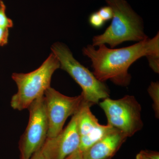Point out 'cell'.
Masks as SVG:
<instances>
[{
  "instance_id": "d6986e66",
  "label": "cell",
  "mask_w": 159,
  "mask_h": 159,
  "mask_svg": "<svg viewBox=\"0 0 159 159\" xmlns=\"http://www.w3.org/2000/svg\"><path fill=\"white\" fill-rule=\"evenodd\" d=\"M2 0H0V5H1V3H2Z\"/></svg>"
},
{
  "instance_id": "ba28073f",
  "label": "cell",
  "mask_w": 159,
  "mask_h": 159,
  "mask_svg": "<svg viewBox=\"0 0 159 159\" xmlns=\"http://www.w3.org/2000/svg\"><path fill=\"white\" fill-rule=\"evenodd\" d=\"M79 111L72 116L69 124L58 135L47 138L43 146L51 159H66L79 149L80 139L77 129Z\"/></svg>"
},
{
  "instance_id": "277c9868",
  "label": "cell",
  "mask_w": 159,
  "mask_h": 159,
  "mask_svg": "<svg viewBox=\"0 0 159 159\" xmlns=\"http://www.w3.org/2000/svg\"><path fill=\"white\" fill-rule=\"evenodd\" d=\"M51 50L59 61L60 68L66 72L82 89L81 95L86 102L92 106L99 103L101 99L109 98L108 87L75 59L66 44L60 42L54 43Z\"/></svg>"
},
{
  "instance_id": "9c48e42d",
  "label": "cell",
  "mask_w": 159,
  "mask_h": 159,
  "mask_svg": "<svg viewBox=\"0 0 159 159\" xmlns=\"http://www.w3.org/2000/svg\"><path fill=\"white\" fill-rule=\"evenodd\" d=\"M127 137L115 129L82 153L83 159H111Z\"/></svg>"
},
{
  "instance_id": "6da1fadb",
  "label": "cell",
  "mask_w": 159,
  "mask_h": 159,
  "mask_svg": "<svg viewBox=\"0 0 159 159\" xmlns=\"http://www.w3.org/2000/svg\"><path fill=\"white\" fill-rule=\"evenodd\" d=\"M98 47L88 45L82 50L84 55L91 60L95 77L102 82L110 80L117 85L126 86L131 79L129 69L135 61L143 57H159V32L152 38L125 48H109L105 44Z\"/></svg>"
},
{
  "instance_id": "5b68a950",
  "label": "cell",
  "mask_w": 159,
  "mask_h": 159,
  "mask_svg": "<svg viewBox=\"0 0 159 159\" xmlns=\"http://www.w3.org/2000/svg\"><path fill=\"white\" fill-rule=\"evenodd\" d=\"M99 105L105 113L107 124L127 138L133 136L143 128L142 107L134 96L126 95L117 99L107 98Z\"/></svg>"
},
{
  "instance_id": "7a4b0ae2",
  "label": "cell",
  "mask_w": 159,
  "mask_h": 159,
  "mask_svg": "<svg viewBox=\"0 0 159 159\" xmlns=\"http://www.w3.org/2000/svg\"><path fill=\"white\" fill-rule=\"evenodd\" d=\"M112 9L110 25L102 34L95 35L92 45L108 44L114 48L126 41L139 42L148 38L144 31L142 18L132 9L125 0H106Z\"/></svg>"
},
{
  "instance_id": "30bf717a",
  "label": "cell",
  "mask_w": 159,
  "mask_h": 159,
  "mask_svg": "<svg viewBox=\"0 0 159 159\" xmlns=\"http://www.w3.org/2000/svg\"><path fill=\"white\" fill-rule=\"evenodd\" d=\"M115 129L108 124L106 125L99 124L87 134L80 137V142L78 149L81 152H83L95 143L103 139Z\"/></svg>"
},
{
  "instance_id": "3957f363",
  "label": "cell",
  "mask_w": 159,
  "mask_h": 159,
  "mask_svg": "<svg viewBox=\"0 0 159 159\" xmlns=\"http://www.w3.org/2000/svg\"><path fill=\"white\" fill-rule=\"evenodd\" d=\"M59 68V61L51 52L36 70L26 74L13 73L11 78L16 84L17 91L11 97V108L15 110H24L35 99L44 96L51 87L53 74Z\"/></svg>"
},
{
  "instance_id": "8fae6325",
  "label": "cell",
  "mask_w": 159,
  "mask_h": 159,
  "mask_svg": "<svg viewBox=\"0 0 159 159\" xmlns=\"http://www.w3.org/2000/svg\"><path fill=\"white\" fill-rule=\"evenodd\" d=\"M148 92L152 99V107L157 118L159 117V83L158 81L152 82L148 87Z\"/></svg>"
},
{
  "instance_id": "52a82bcc",
  "label": "cell",
  "mask_w": 159,
  "mask_h": 159,
  "mask_svg": "<svg viewBox=\"0 0 159 159\" xmlns=\"http://www.w3.org/2000/svg\"><path fill=\"white\" fill-rule=\"evenodd\" d=\"M44 99L49 125L48 138L58 135L68 118L76 113L85 102L81 94L68 97L51 87L45 93Z\"/></svg>"
},
{
  "instance_id": "5bb4252c",
  "label": "cell",
  "mask_w": 159,
  "mask_h": 159,
  "mask_svg": "<svg viewBox=\"0 0 159 159\" xmlns=\"http://www.w3.org/2000/svg\"><path fill=\"white\" fill-rule=\"evenodd\" d=\"M135 159H159V153L153 151L142 150L137 154Z\"/></svg>"
},
{
  "instance_id": "ffe728a7",
  "label": "cell",
  "mask_w": 159,
  "mask_h": 159,
  "mask_svg": "<svg viewBox=\"0 0 159 159\" xmlns=\"http://www.w3.org/2000/svg\"></svg>"
},
{
  "instance_id": "ac0fdd59",
  "label": "cell",
  "mask_w": 159,
  "mask_h": 159,
  "mask_svg": "<svg viewBox=\"0 0 159 159\" xmlns=\"http://www.w3.org/2000/svg\"><path fill=\"white\" fill-rule=\"evenodd\" d=\"M66 159H83L82 153L78 149Z\"/></svg>"
},
{
  "instance_id": "8992f818",
  "label": "cell",
  "mask_w": 159,
  "mask_h": 159,
  "mask_svg": "<svg viewBox=\"0 0 159 159\" xmlns=\"http://www.w3.org/2000/svg\"><path fill=\"white\" fill-rule=\"evenodd\" d=\"M28 125L19 142L20 159H29L39 150L48 138L49 125L44 95L30 104Z\"/></svg>"
},
{
  "instance_id": "e0dca14e",
  "label": "cell",
  "mask_w": 159,
  "mask_h": 159,
  "mask_svg": "<svg viewBox=\"0 0 159 159\" xmlns=\"http://www.w3.org/2000/svg\"><path fill=\"white\" fill-rule=\"evenodd\" d=\"M9 36V29L0 27V46H4L8 43Z\"/></svg>"
},
{
  "instance_id": "4fadbf2b",
  "label": "cell",
  "mask_w": 159,
  "mask_h": 159,
  "mask_svg": "<svg viewBox=\"0 0 159 159\" xmlns=\"http://www.w3.org/2000/svg\"><path fill=\"white\" fill-rule=\"evenodd\" d=\"M89 22L95 29H99L104 25L105 22L103 20L98 12H94L89 17Z\"/></svg>"
},
{
  "instance_id": "2e32d148",
  "label": "cell",
  "mask_w": 159,
  "mask_h": 159,
  "mask_svg": "<svg viewBox=\"0 0 159 159\" xmlns=\"http://www.w3.org/2000/svg\"><path fill=\"white\" fill-rule=\"evenodd\" d=\"M29 159H51L48 151L43 146L32 155Z\"/></svg>"
},
{
  "instance_id": "9a60e30c",
  "label": "cell",
  "mask_w": 159,
  "mask_h": 159,
  "mask_svg": "<svg viewBox=\"0 0 159 159\" xmlns=\"http://www.w3.org/2000/svg\"><path fill=\"white\" fill-rule=\"evenodd\" d=\"M97 12L105 22L112 19L113 13L110 6H108L101 7Z\"/></svg>"
},
{
  "instance_id": "7c38bea8",
  "label": "cell",
  "mask_w": 159,
  "mask_h": 159,
  "mask_svg": "<svg viewBox=\"0 0 159 159\" xmlns=\"http://www.w3.org/2000/svg\"><path fill=\"white\" fill-rule=\"evenodd\" d=\"M6 11V6L2 2L0 5V27L9 29L13 27V23L12 20L7 17Z\"/></svg>"
}]
</instances>
